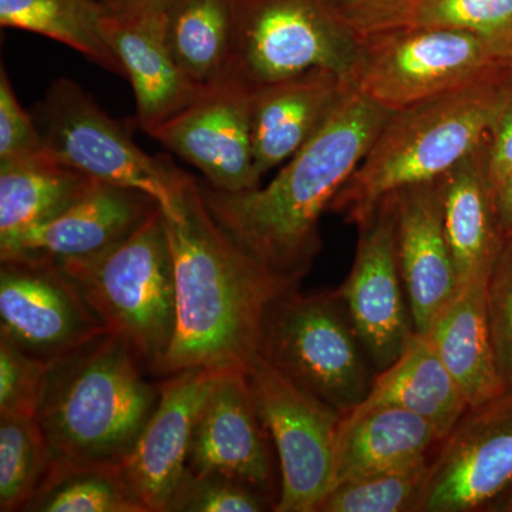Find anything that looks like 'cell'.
<instances>
[{"label":"cell","instance_id":"60d3db41","mask_svg":"<svg viewBox=\"0 0 512 512\" xmlns=\"http://www.w3.org/2000/svg\"><path fill=\"white\" fill-rule=\"evenodd\" d=\"M101 2H103V3H104V2H106V0H101Z\"/></svg>","mask_w":512,"mask_h":512},{"label":"cell","instance_id":"6da1fadb","mask_svg":"<svg viewBox=\"0 0 512 512\" xmlns=\"http://www.w3.org/2000/svg\"><path fill=\"white\" fill-rule=\"evenodd\" d=\"M165 228L174 266L175 329L158 376L191 369L245 372L261 356L275 303L301 282L242 248L212 217L197 178L185 191L183 220L165 217Z\"/></svg>","mask_w":512,"mask_h":512},{"label":"cell","instance_id":"d6986e66","mask_svg":"<svg viewBox=\"0 0 512 512\" xmlns=\"http://www.w3.org/2000/svg\"><path fill=\"white\" fill-rule=\"evenodd\" d=\"M352 84L328 69L265 84L252 92L255 167L265 175L284 165L322 128Z\"/></svg>","mask_w":512,"mask_h":512},{"label":"cell","instance_id":"44dd1931","mask_svg":"<svg viewBox=\"0 0 512 512\" xmlns=\"http://www.w3.org/2000/svg\"><path fill=\"white\" fill-rule=\"evenodd\" d=\"M443 217L460 291L487 284L505 241L488 174L487 141L444 175Z\"/></svg>","mask_w":512,"mask_h":512},{"label":"cell","instance_id":"74e56055","mask_svg":"<svg viewBox=\"0 0 512 512\" xmlns=\"http://www.w3.org/2000/svg\"><path fill=\"white\" fill-rule=\"evenodd\" d=\"M175 0H106L107 13L114 16L144 15L167 12Z\"/></svg>","mask_w":512,"mask_h":512},{"label":"cell","instance_id":"52a82bcc","mask_svg":"<svg viewBox=\"0 0 512 512\" xmlns=\"http://www.w3.org/2000/svg\"><path fill=\"white\" fill-rule=\"evenodd\" d=\"M512 55L463 30L404 26L365 37L352 87L397 111L507 72Z\"/></svg>","mask_w":512,"mask_h":512},{"label":"cell","instance_id":"7c38bea8","mask_svg":"<svg viewBox=\"0 0 512 512\" xmlns=\"http://www.w3.org/2000/svg\"><path fill=\"white\" fill-rule=\"evenodd\" d=\"M0 335L52 365L109 330L53 259H0Z\"/></svg>","mask_w":512,"mask_h":512},{"label":"cell","instance_id":"484cf974","mask_svg":"<svg viewBox=\"0 0 512 512\" xmlns=\"http://www.w3.org/2000/svg\"><path fill=\"white\" fill-rule=\"evenodd\" d=\"M101 0H0L2 28L26 30L69 46L107 72L126 77L104 39Z\"/></svg>","mask_w":512,"mask_h":512},{"label":"cell","instance_id":"4316f807","mask_svg":"<svg viewBox=\"0 0 512 512\" xmlns=\"http://www.w3.org/2000/svg\"><path fill=\"white\" fill-rule=\"evenodd\" d=\"M165 35L184 73L204 86L220 76L227 64L229 0H175L165 12Z\"/></svg>","mask_w":512,"mask_h":512},{"label":"cell","instance_id":"5bb4252c","mask_svg":"<svg viewBox=\"0 0 512 512\" xmlns=\"http://www.w3.org/2000/svg\"><path fill=\"white\" fill-rule=\"evenodd\" d=\"M355 262L338 291L377 373L392 366L414 335L397 256L393 195L357 224Z\"/></svg>","mask_w":512,"mask_h":512},{"label":"cell","instance_id":"f1b7e54d","mask_svg":"<svg viewBox=\"0 0 512 512\" xmlns=\"http://www.w3.org/2000/svg\"><path fill=\"white\" fill-rule=\"evenodd\" d=\"M49 467L37 420L0 417V511H26Z\"/></svg>","mask_w":512,"mask_h":512},{"label":"cell","instance_id":"7a4b0ae2","mask_svg":"<svg viewBox=\"0 0 512 512\" xmlns=\"http://www.w3.org/2000/svg\"><path fill=\"white\" fill-rule=\"evenodd\" d=\"M392 111L355 89L266 187L225 192L198 180L212 217L249 254L302 282L322 249L319 221Z\"/></svg>","mask_w":512,"mask_h":512},{"label":"cell","instance_id":"7402d4cb","mask_svg":"<svg viewBox=\"0 0 512 512\" xmlns=\"http://www.w3.org/2000/svg\"><path fill=\"white\" fill-rule=\"evenodd\" d=\"M441 440L430 421L399 407L353 410L340 423L332 488L427 463L431 448Z\"/></svg>","mask_w":512,"mask_h":512},{"label":"cell","instance_id":"e575fe53","mask_svg":"<svg viewBox=\"0 0 512 512\" xmlns=\"http://www.w3.org/2000/svg\"><path fill=\"white\" fill-rule=\"evenodd\" d=\"M45 151L42 133L19 103L2 66L0 72V164L26 160Z\"/></svg>","mask_w":512,"mask_h":512},{"label":"cell","instance_id":"3957f363","mask_svg":"<svg viewBox=\"0 0 512 512\" xmlns=\"http://www.w3.org/2000/svg\"><path fill=\"white\" fill-rule=\"evenodd\" d=\"M146 373L110 330L53 362L36 416L50 466L121 464L160 399Z\"/></svg>","mask_w":512,"mask_h":512},{"label":"cell","instance_id":"f546056e","mask_svg":"<svg viewBox=\"0 0 512 512\" xmlns=\"http://www.w3.org/2000/svg\"><path fill=\"white\" fill-rule=\"evenodd\" d=\"M429 464L335 485L316 512H416Z\"/></svg>","mask_w":512,"mask_h":512},{"label":"cell","instance_id":"cb8c5ba5","mask_svg":"<svg viewBox=\"0 0 512 512\" xmlns=\"http://www.w3.org/2000/svg\"><path fill=\"white\" fill-rule=\"evenodd\" d=\"M379 406L399 407L423 417L443 440L470 409L429 336L417 332L399 359L376 373L369 396L355 410Z\"/></svg>","mask_w":512,"mask_h":512},{"label":"cell","instance_id":"9a60e30c","mask_svg":"<svg viewBox=\"0 0 512 512\" xmlns=\"http://www.w3.org/2000/svg\"><path fill=\"white\" fill-rule=\"evenodd\" d=\"M269 440L245 372H218L195 416L187 470L238 478L278 504L281 484Z\"/></svg>","mask_w":512,"mask_h":512},{"label":"cell","instance_id":"277c9868","mask_svg":"<svg viewBox=\"0 0 512 512\" xmlns=\"http://www.w3.org/2000/svg\"><path fill=\"white\" fill-rule=\"evenodd\" d=\"M511 73L393 111L329 211L357 225L394 192L450 173L487 141Z\"/></svg>","mask_w":512,"mask_h":512},{"label":"cell","instance_id":"ac0fdd59","mask_svg":"<svg viewBox=\"0 0 512 512\" xmlns=\"http://www.w3.org/2000/svg\"><path fill=\"white\" fill-rule=\"evenodd\" d=\"M158 207L144 192L94 181L62 214L0 249V259L30 255L66 261L97 255L133 234Z\"/></svg>","mask_w":512,"mask_h":512},{"label":"cell","instance_id":"83f0119b","mask_svg":"<svg viewBox=\"0 0 512 512\" xmlns=\"http://www.w3.org/2000/svg\"><path fill=\"white\" fill-rule=\"evenodd\" d=\"M26 511L147 512L120 464L50 466Z\"/></svg>","mask_w":512,"mask_h":512},{"label":"cell","instance_id":"2e32d148","mask_svg":"<svg viewBox=\"0 0 512 512\" xmlns=\"http://www.w3.org/2000/svg\"><path fill=\"white\" fill-rule=\"evenodd\" d=\"M392 195L400 275L414 332L429 335L461 292L444 229L443 178Z\"/></svg>","mask_w":512,"mask_h":512},{"label":"cell","instance_id":"8fae6325","mask_svg":"<svg viewBox=\"0 0 512 512\" xmlns=\"http://www.w3.org/2000/svg\"><path fill=\"white\" fill-rule=\"evenodd\" d=\"M440 444L416 512L493 511L512 488V389L468 409Z\"/></svg>","mask_w":512,"mask_h":512},{"label":"cell","instance_id":"d4e9b609","mask_svg":"<svg viewBox=\"0 0 512 512\" xmlns=\"http://www.w3.org/2000/svg\"><path fill=\"white\" fill-rule=\"evenodd\" d=\"M94 181L46 151L0 164V249L62 214Z\"/></svg>","mask_w":512,"mask_h":512},{"label":"cell","instance_id":"9c48e42d","mask_svg":"<svg viewBox=\"0 0 512 512\" xmlns=\"http://www.w3.org/2000/svg\"><path fill=\"white\" fill-rule=\"evenodd\" d=\"M45 151L57 163L101 183L144 192L168 220H183L185 191L192 177L167 157L141 150L126 126L109 116L69 79L50 86L40 107Z\"/></svg>","mask_w":512,"mask_h":512},{"label":"cell","instance_id":"4fadbf2b","mask_svg":"<svg viewBox=\"0 0 512 512\" xmlns=\"http://www.w3.org/2000/svg\"><path fill=\"white\" fill-rule=\"evenodd\" d=\"M254 89L222 72L204 84L187 109L150 134L197 168L211 187L225 192L261 185L252 148Z\"/></svg>","mask_w":512,"mask_h":512},{"label":"cell","instance_id":"8992f818","mask_svg":"<svg viewBox=\"0 0 512 512\" xmlns=\"http://www.w3.org/2000/svg\"><path fill=\"white\" fill-rule=\"evenodd\" d=\"M229 8V76L255 90L320 67L352 84L362 39L339 0H229Z\"/></svg>","mask_w":512,"mask_h":512},{"label":"cell","instance_id":"836d02e7","mask_svg":"<svg viewBox=\"0 0 512 512\" xmlns=\"http://www.w3.org/2000/svg\"><path fill=\"white\" fill-rule=\"evenodd\" d=\"M487 305L498 370L512 389V237L505 238L488 279Z\"/></svg>","mask_w":512,"mask_h":512},{"label":"cell","instance_id":"f35d334b","mask_svg":"<svg viewBox=\"0 0 512 512\" xmlns=\"http://www.w3.org/2000/svg\"><path fill=\"white\" fill-rule=\"evenodd\" d=\"M498 218L505 238L512 237V171L495 185Z\"/></svg>","mask_w":512,"mask_h":512},{"label":"cell","instance_id":"ba28073f","mask_svg":"<svg viewBox=\"0 0 512 512\" xmlns=\"http://www.w3.org/2000/svg\"><path fill=\"white\" fill-rule=\"evenodd\" d=\"M338 291L286 293L266 319L261 356L286 377L348 416L375 376Z\"/></svg>","mask_w":512,"mask_h":512},{"label":"cell","instance_id":"ffe728a7","mask_svg":"<svg viewBox=\"0 0 512 512\" xmlns=\"http://www.w3.org/2000/svg\"><path fill=\"white\" fill-rule=\"evenodd\" d=\"M101 29L133 86L137 121L147 134L197 99L202 86L174 59L165 35V12L134 16L107 13Z\"/></svg>","mask_w":512,"mask_h":512},{"label":"cell","instance_id":"d6a6232c","mask_svg":"<svg viewBox=\"0 0 512 512\" xmlns=\"http://www.w3.org/2000/svg\"><path fill=\"white\" fill-rule=\"evenodd\" d=\"M49 372L50 363L0 335V417L36 419Z\"/></svg>","mask_w":512,"mask_h":512},{"label":"cell","instance_id":"d590c367","mask_svg":"<svg viewBox=\"0 0 512 512\" xmlns=\"http://www.w3.org/2000/svg\"><path fill=\"white\" fill-rule=\"evenodd\" d=\"M423 0H339L343 15L360 39L404 28Z\"/></svg>","mask_w":512,"mask_h":512},{"label":"cell","instance_id":"30bf717a","mask_svg":"<svg viewBox=\"0 0 512 512\" xmlns=\"http://www.w3.org/2000/svg\"><path fill=\"white\" fill-rule=\"evenodd\" d=\"M259 419L279 458L278 512H316L333 485L343 416L259 356L245 370Z\"/></svg>","mask_w":512,"mask_h":512},{"label":"cell","instance_id":"4dcf8cb0","mask_svg":"<svg viewBox=\"0 0 512 512\" xmlns=\"http://www.w3.org/2000/svg\"><path fill=\"white\" fill-rule=\"evenodd\" d=\"M409 26L463 30L512 55V0H423Z\"/></svg>","mask_w":512,"mask_h":512},{"label":"cell","instance_id":"603a6c76","mask_svg":"<svg viewBox=\"0 0 512 512\" xmlns=\"http://www.w3.org/2000/svg\"><path fill=\"white\" fill-rule=\"evenodd\" d=\"M427 336L470 409L507 392L491 338L487 284L461 289Z\"/></svg>","mask_w":512,"mask_h":512},{"label":"cell","instance_id":"5b68a950","mask_svg":"<svg viewBox=\"0 0 512 512\" xmlns=\"http://www.w3.org/2000/svg\"><path fill=\"white\" fill-rule=\"evenodd\" d=\"M56 262L100 322L126 340L148 373L160 375L175 329L173 256L161 208L114 247Z\"/></svg>","mask_w":512,"mask_h":512},{"label":"cell","instance_id":"8d00e7d4","mask_svg":"<svg viewBox=\"0 0 512 512\" xmlns=\"http://www.w3.org/2000/svg\"><path fill=\"white\" fill-rule=\"evenodd\" d=\"M487 167L494 187L512 171V73L503 106L487 138Z\"/></svg>","mask_w":512,"mask_h":512},{"label":"cell","instance_id":"e0dca14e","mask_svg":"<svg viewBox=\"0 0 512 512\" xmlns=\"http://www.w3.org/2000/svg\"><path fill=\"white\" fill-rule=\"evenodd\" d=\"M218 372L184 370L164 377L160 399L121 470L147 512H167L187 470L195 416Z\"/></svg>","mask_w":512,"mask_h":512},{"label":"cell","instance_id":"ab89813d","mask_svg":"<svg viewBox=\"0 0 512 512\" xmlns=\"http://www.w3.org/2000/svg\"><path fill=\"white\" fill-rule=\"evenodd\" d=\"M493 511L512 512V488L510 490V493L505 495L503 500H501L500 503L495 505Z\"/></svg>","mask_w":512,"mask_h":512},{"label":"cell","instance_id":"1f68e13d","mask_svg":"<svg viewBox=\"0 0 512 512\" xmlns=\"http://www.w3.org/2000/svg\"><path fill=\"white\" fill-rule=\"evenodd\" d=\"M275 508L272 498L238 478L185 470L167 512H264Z\"/></svg>","mask_w":512,"mask_h":512}]
</instances>
